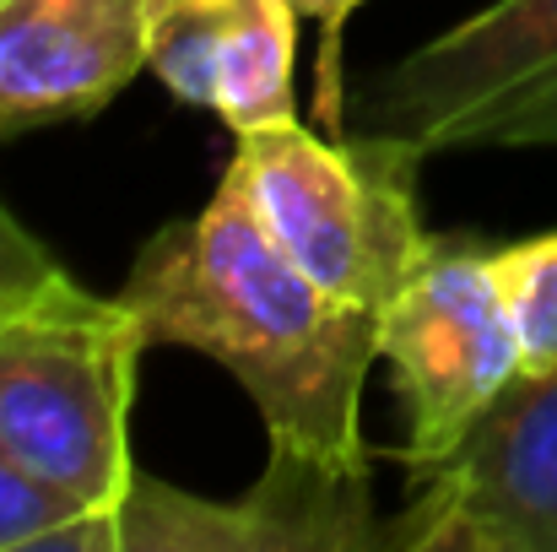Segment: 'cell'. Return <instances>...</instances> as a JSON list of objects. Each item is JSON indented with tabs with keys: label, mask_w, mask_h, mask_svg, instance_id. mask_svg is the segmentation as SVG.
<instances>
[{
	"label": "cell",
	"mask_w": 557,
	"mask_h": 552,
	"mask_svg": "<svg viewBox=\"0 0 557 552\" xmlns=\"http://www.w3.org/2000/svg\"><path fill=\"white\" fill-rule=\"evenodd\" d=\"M422 163L417 147L379 131L314 136L304 120H276L233 136L227 180L298 271L342 304L384 315L438 244L417 211Z\"/></svg>",
	"instance_id": "2"
},
{
	"label": "cell",
	"mask_w": 557,
	"mask_h": 552,
	"mask_svg": "<svg viewBox=\"0 0 557 552\" xmlns=\"http://www.w3.org/2000/svg\"><path fill=\"white\" fill-rule=\"evenodd\" d=\"M389 548L373 526L369 477H331L293 455H271L265 477L238 499H200L136 471L114 510V552H358Z\"/></svg>",
	"instance_id": "7"
},
{
	"label": "cell",
	"mask_w": 557,
	"mask_h": 552,
	"mask_svg": "<svg viewBox=\"0 0 557 552\" xmlns=\"http://www.w3.org/2000/svg\"><path fill=\"white\" fill-rule=\"evenodd\" d=\"M120 298L152 347L206 353L244 384L271 455L369 477L363 384L379 364V315L298 271L227 174L189 222L141 244Z\"/></svg>",
	"instance_id": "1"
},
{
	"label": "cell",
	"mask_w": 557,
	"mask_h": 552,
	"mask_svg": "<svg viewBox=\"0 0 557 552\" xmlns=\"http://www.w3.org/2000/svg\"><path fill=\"white\" fill-rule=\"evenodd\" d=\"M147 65V0H0V142L92 120Z\"/></svg>",
	"instance_id": "8"
},
{
	"label": "cell",
	"mask_w": 557,
	"mask_h": 552,
	"mask_svg": "<svg viewBox=\"0 0 557 552\" xmlns=\"http://www.w3.org/2000/svg\"><path fill=\"white\" fill-rule=\"evenodd\" d=\"M515 331H520V353L525 373L557 364V233H536L520 244H498L493 249Z\"/></svg>",
	"instance_id": "11"
},
{
	"label": "cell",
	"mask_w": 557,
	"mask_h": 552,
	"mask_svg": "<svg viewBox=\"0 0 557 552\" xmlns=\"http://www.w3.org/2000/svg\"><path fill=\"white\" fill-rule=\"evenodd\" d=\"M406 477L389 548L557 552V364L520 373L449 455Z\"/></svg>",
	"instance_id": "6"
},
{
	"label": "cell",
	"mask_w": 557,
	"mask_h": 552,
	"mask_svg": "<svg viewBox=\"0 0 557 552\" xmlns=\"http://www.w3.org/2000/svg\"><path fill=\"white\" fill-rule=\"evenodd\" d=\"M352 120L433 152L557 147V0H498L379 65Z\"/></svg>",
	"instance_id": "4"
},
{
	"label": "cell",
	"mask_w": 557,
	"mask_h": 552,
	"mask_svg": "<svg viewBox=\"0 0 557 552\" xmlns=\"http://www.w3.org/2000/svg\"><path fill=\"white\" fill-rule=\"evenodd\" d=\"M379 364L406 406V471L449 455L525 373L487 244L438 238L379 315Z\"/></svg>",
	"instance_id": "5"
},
{
	"label": "cell",
	"mask_w": 557,
	"mask_h": 552,
	"mask_svg": "<svg viewBox=\"0 0 557 552\" xmlns=\"http://www.w3.org/2000/svg\"><path fill=\"white\" fill-rule=\"evenodd\" d=\"M120 293L60 282L0 326V450L92 515L131 493V395L147 353Z\"/></svg>",
	"instance_id": "3"
},
{
	"label": "cell",
	"mask_w": 557,
	"mask_h": 552,
	"mask_svg": "<svg viewBox=\"0 0 557 552\" xmlns=\"http://www.w3.org/2000/svg\"><path fill=\"white\" fill-rule=\"evenodd\" d=\"M60 282H71V271L49 255L44 238H33L22 228V217L0 200V326L22 309H33L44 293H54Z\"/></svg>",
	"instance_id": "12"
},
{
	"label": "cell",
	"mask_w": 557,
	"mask_h": 552,
	"mask_svg": "<svg viewBox=\"0 0 557 552\" xmlns=\"http://www.w3.org/2000/svg\"><path fill=\"white\" fill-rule=\"evenodd\" d=\"M293 0H147V71L233 136L298 120Z\"/></svg>",
	"instance_id": "9"
},
{
	"label": "cell",
	"mask_w": 557,
	"mask_h": 552,
	"mask_svg": "<svg viewBox=\"0 0 557 552\" xmlns=\"http://www.w3.org/2000/svg\"><path fill=\"white\" fill-rule=\"evenodd\" d=\"M0 552H114V515H92L0 450Z\"/></svg>",
	"instance_id": "10"
},
{
	"label": "cell",
	"mask_w": 557,
	"mask_h": 552,
	"mask_svg": "<svg viewBox=\"0 0 557 552\" xmlns=\"http://www.w3.org/2000/svg\"><path fill=\"white\" fill-rule=\"evenodd\" d=\"M293 5H298L304 22L320 27V120H331V131L347 136L342 76H336V65H342V27H347V16H352L363 0H293Z\"/></svg>",
	"instance_id": "13"
}]
</instances>
